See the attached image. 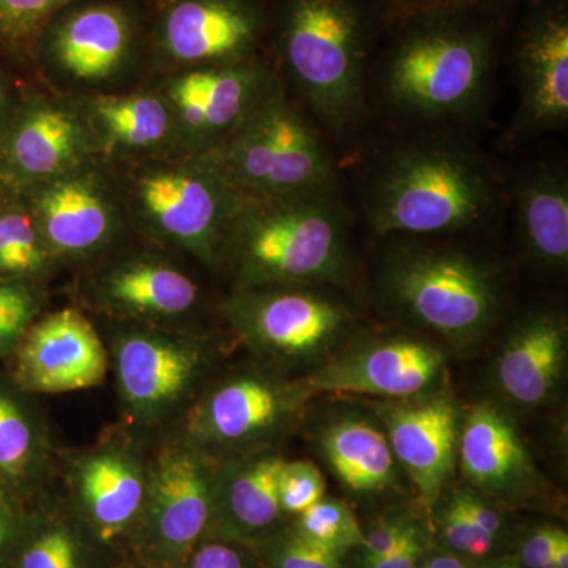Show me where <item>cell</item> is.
Segmentation results:
<instances>
[{
	"mask_svg": "<svg viewBox=\"0 0 568 568\" xmlns=\"http://www.w3.org/2000/svg\"><path fill=\"white\" fill-rule=\"evenodd\" d=\"M82 0H0V51L36 54L41 33L61 11Z\"/></svg>",
	"mask_w": 568,
	"mask_h": 568,
	"instance_id": "cell-29",
	"label": "cell"
},
{
	"mask_svg": "<svg viewBox=\"0 0 568 568\" xmlns=\"http://www.w3.org/2000/svg\"><path fill=\"white\" fill-rule=\"evenodd\" d=\"M376 276L396 315L458 346L487 335L504 304L495 265L452 246L392 242Z\"/></svg>",
	"mask_w": 568,
	"mask_h": 568,
	"instance_id": "cell-5",
	"label": "cell"
},
{
	"mask_svg": "<svg viewBox=\"0 0 568 568\" xmlns=\"http://www.w3.org/2000/svg\"><path fill=\"white\" fill-rule=\"evenodd\" d=\"M317 448L339 484L354 495L387 491L396 484V459L383 426L345 414L321 426Z\"/></svg>",
	"mask_w": 568,
	"mask_h": 568,
	"instance_id": "cell-25",
	"label": "cell"
},
{
	"mask_svg": "<svg viewBox=\"0 0 568 568\" xmlns=\"http://www.w3.org/2000/svg\"><path fill=\"white\" fill-rule=\"evenodd\" d=\"M381 420L398 465L432 508L457 462L459 413L446 394L398 399L379 409Z\"/></svg>",
	"mask_w": 568,
	"mask_h": 568,
	"instance_id": "cell-19",
	"label": "cell"
},
{
	"mask_svg": "<svg viewBox=\"0 0 568 568\" xmlns=\"http://www.w3.org/2000/svg\"><path fill=\"white\" fill-rule=\"evenodd\" d=\"M519 241L529 260L545 271L568 263V183L558 170H538L515 189Z\"/></svg>",
	"mask_w": 568,
	"mask_h": 568,
	"instance_id": "cell-26",
	"label": "cell"
},
{
	"mask_svg": "<svg viewBox=\"0 0 568 568\" xmlns=\"http://www.w3.org/2000/svg\"><path fill=\"white\" fill-rule=\"evenodd\" d=\"M446 372L439 346L409 335L379 336L334 355L302 379L310 394L416 398L429 394Z\"/></svg>",
	"mask_w": 568,
	"mask_h": 568,
	"instance_id": "cell-12",
	"label": "cell"
},
{
	"mask_svg": "<svg viewBox=\"0 0 568 568\" xmlns=\"http://www.w3.org/2000/svg\"><path fill=\"white\" fill-rule=\"evenodd\" d=\"M425 548L424 530H422L416 521H413L402 544L398 545V548L392 555L365 568H417L422 556L425 555Z\"/></svg>",
	"mask_w": 568,
	"mask_h": 568,
	"instance_id": "cell-42",
	"label": "cell"
},
{
	"mask_svg": "<svg viewBox=\"0 0 568 568\" xmlns=\"http://www.w3.org/2000/svg\"><path fill=\"white\" fill-rule=\"evenodd\" d=\"M17 196L18 194L10 189L9 183L3 181L2 175H0V207H2L3 204L9 203V201L14 200Z\"/></svg>",
	"mask_w": 568,
	"mask_h": 568,
	"instance_id": "cell-47",
	"label": "cell"
},
{
	"mask_svg": "<svg viewBox=\"0 0 568 568\" xmlns=\"http://www.w3.org/2000/svg\"><path fill=\"white\" fill-rule=\"evenodd\" d=\"M560 529L555 526H541L523 540L517 560L523 568H538L552 558Z\"/></svg>",
	"mask_w": 568,
	"mask_h": 568,
	"instance_id": "cell-40",
	"label": "cell"
},
{
	"mask_svg": "<svg viewBox=\"0 0 568 568\" xmlns=\"http://www.w3.org/2000/svg\"><path fill=\"white\" fill-rule=\"evenodd\" d=\"M413 521L406 517H392L377 523L366 532L364 530V541L357 548L361 552V568L373 566L392 555L402 544Z\"/></svg>",
	"mask_w": 568,
	"mask_h": 568,
	"instance_id": "cell-37",
	"label": "cell"
},
{
	"mask_svg": "<svg viewBox=\"0 0 568 568\" xmlns=\"http://www.w3.org/2000/svg\"><path fill=\"white\" fill-rule=\"evenodd\" d=\"M568 328L566 317L536 312L523 317L493 364V383L499 394L521 409L548 405L566 379Z\"/></svg>",
	"mask_w": 568,
	"mask_h": 568,
	"instance_id": "cell-21",
	"label": "cell"
},
{
	"mask_svg": "<svg viewBox=\"0 0 568 568\" xmlns=\"http://www.w3.org/2000/svg\"><path fill=\"white\" fill-rule=\"evenodd\" d=\"M514 0H387V18L399 17L410 11L437 9V7H474L500 17V11Z\"/></svg>",
	"mask_w": 568,
	"mask_h": 568,
	"instance_id": "cell-39",
	"label": "cell"
},
{
	"mask_svg": "<svg viewBox=\"0 0 568 568\" xmlns=\"http://www.w3.org/2000/svg\"><path fill=\"white\" fill-rule=\"evenodd\" d=\"M294 532L342 559L364 541V530L353 508L327 497L298 515Z\"/></svg>",
	"mask_w": 568,
	"mask_h": 568,
	"instance_id": "cell-30",
	"label": "cell"
},
{
	"mask_svg": "<svg viewBox=\"0 0 568 568\" xmlns=\"http://www.w3.org/2000/svg\"><path fill=\"white\" fill-rule=\"evenodd\" d=\"M476 568H523L517 558L481 559Z\"/></svg>",
	"mask_w": 568,
	"mask_h": 568,
	"instance_id": "cell-46",
	"label": "cell"
},
{
	"mask_svg": "<svg viewBox=\"0 0 568 568\" xmlns=\"http://www.w3.org/2000/svg\"><path fill=\"white\" fill-rule=\"evenodd\" d=\"M452 496L478 529L484 530L496 541L499 540L504 532V519L480 493L474 491V488L459 487L452 491Z\"/></svg>",
	"mask_w": 568,
	"mask_h": 568,
	"instance_id": "cell-38",
	"label": "cell"
},
{
	"mask_svg": "<svg viewBox=\"0 0 568 568\" xmlns=\"http://www.w3.org/2000/svg\"><path fill=\"white\" fill-rule=\"evenodd\" d=\"M264 559L267 568H346L342 558L295 532L271 538L265 544Z\"/></svg>",
	"mask_w": 568,
	"mask_h": 568,
	"instance_id": "cell-35",
	"label": "cell"
},
{
	"mask_svg": "<svg viewBox=\"0 0 568 568\" xmlns=\"http://www.w3.org/2000/svg\"><path fill=\"white\" fill-rule=\"evenodd\" d=\"M138 22L118 2L74 3L41 33L36 52L74 81L99 82L114 77L132 59Z\"/></svg>",
	"mask_w": 568,
	"mask_h": 568,
	"instance_id": "cell-17",
	"label": "cell"
},
{
	"mask_svg": "<svg viewBox=\"0 0 568 568\" xmlns=\"http://www.w3.org/2000/svg\"><path fill=\"white\" fill-rule=\"evenodd\" d=\"M223 315L248 349L280 365L323 361L353 323L346 305L321 286L235 290Z\"/></svg>",
	"mask_w": 568,
	"mask_h": 568,
	"instance_id": "cell-10",
	"label": "cell"
},
{
	"mask_svg": "<svg viewBox=\"0 0 568 568\" xmlns=\"http://www.w3.org/2000/svg\"><path fill=\"white\" fill-rule=\"evenodd\" d=\"M186 568H250L241 549L226 541H211L197 548Z\"/></svg>",
	"mask_w": 568,
	"mask_h": 568,
	"instance_id": "cell-41",
	"label": "cell"
},
{
	"mask_svg": "<svg viewBox=\"0 0 568 568\" xmlns=\"http://www.w3.org/2000/svg\"><path fill=\"white\" fill-rule=\"evenodd\" d=\"M95 148L80 111L54 100H24L0 138V175L20 194L84 166Z\"/></svg>",
	"mask_w": 568,
	"mask_h": 568,
	"instance_id": "cell-13",
	"label": "cell"
},
{
	"mask_svg": "<svg viewBox=\"0 0 568 568\" xmlns=\"http://www.w3.org/2000/svg\"><path fill=\"white\" fill-rule=\"evenodd\" d=\"M439 534L448 551L470 559H487L497 541L477 528L454 496H448L440 507Z\"/></svg>",
	"mask_w": 568,
	"mask_h": 568,
	"instance_id": "cell-32",
	"label": "cell"
},
{
	"mask_svg": "<svg viewBox=\"0 0 568 568\" xmlns=\"http://www.w3.org/2000/svg\"><path fill=\"white\" fill-rule=\"evenodd\" d=\"M54 263L21 196L0 207V282H22L47 274Z\"/></svg>",
	"mask_w": 568,
	"mask_h": 568,
	"instance_id": "cell-28",
	"label": "cell"
},
{
	"mask_svg": "<svg viewBox=\"0 0 568 568\" xmlns=\"http://www.w3.org/2000/svg\"><path fill=\"white\" fill-rule=\"evenodd\" d=\"M538 568H558V567H556L555 560L549 559V560H547V562L541 564V566Z\"/></svg>",
	"mask_w": 568,
	"mask_h": 568,
	"instance_id": "cell-49",
	"label": "cell"
},
{
	"mask_svg": "<svg viewBox=\"0 0 568 568\" xmlns=\"http://www.w3.org/2000/svg\"><path fill=\"white\" fill-rule=\"evenodd\" d=\"M7 532H9V528H7L6 518L0 514V548L6 544Z\"/></svg>",
	"mask_w": 568,
	"mask_h": 568,
	"instance_id": "cell-48",
	"label": "cell"
},
{
	"mask_svg": "<svg viewBox=\"0 0 568 568\" xmlns=\"http://www.w3.org/2000/svg\"><path fill=\"white\" fill-rule=\"evenodd\" d=\"M36 428L21 406L0 392V473L24 476L37 457Z\"/></svg>",
	"mask_w": 568,
	"mask_h": 568,
	"instance_id": "cell-31",
	"label": "cell"
},
{
	"mask_svg": "<svg viewBox=\"0 0 568 568\" xmlns=\"http://www.w3.org/2000/svg\"><path fill=\"white\" fill-rule=\"evenodd\" d=\"M278 497L283 514L301 515L325 497V478L308 459L284 462L278 477Z\"/></svg>",
	"mask_w": 568,
	"mask_h": 568,
	"instance_id": "cell-33",
	"label": "cell"
},
{
	"mask_svg": "<svg viewBox=\"0 0 568 568\" xmlns=\"http://www.w3.org/2000/svg\"><path fill=\"white\" fill-rule=\"evenodd\" d=\"M417 568H470L467 566L466 560L455 552H429V555L422 556L420 562Z\"/></svg>",
	"mask_w": 568,
	"mask_h": 568,
	"instance_id": "cell-43",
	"label": "cell"
},
{
	"mask_svg": "<svg viewBox=\"0 0 568 568\" xmlns=\"http://www.w3.org/2000/svg\"><path fill=\"white\" fill-rule=\"evenodd\" d=\"M276 84L226 140L203 153L245 200L335 192L324 141Z\"/></svg>",
	"mask_w": 568,
	"mask_h": 568,
	"instance_id": "cell-6",
	"label": "cell"
},
{
	"mask_svg": "<svg viewBox=\"0 0 568 568\" xmlns=\"http://www.w3.org/2000/svg\"><path fill=\"white\" fill-rule=\"evenodd\" d=\"M220 264L235 290L342 286L351 278L349 224L335 192L246 200L224 235Z\"/></svg>",
	"mask_w": 568,
	"mask_h": 568,
	"instance_id": "cell-4",
	"label": "cell"
},
{
	"mask_svg": "<svg viewBox=\"0 0 568 568\" xmlns=\"http://www.w3.org/2000/svg\"><path fill=\"white\" fill-rule=\"evenodd\" d=\"M20 568H81L80 545L69 529L55 526L29 545Z\"/></svg>",
	"mask_w": 568,
	"mask_h": 568,
	"instance_id": "cell-36",
	"label": "cell"
},
{
	"mask_svg": "<svg viewBox=\"0 0 568 568\" xmlns=\"http://www.w3.org/2000/svg\"><path fill=\"white\" fill-rule=\"evenodd\" d=\"M216 459L183 440H174L149 463L145 530L156 551L182 556L207 529L212 518Z\"/></svg>",
	"mask_w": 568,
	"mask_h": 568,
	"instance_id": "cell-14",
	"label": "cell"
},
{
	"mask_svg": "<svg viewBox=\"0 0 568 568\" xmlns=\"http://www.w3.org/2000/svg\"><path fill=\"white\" fill-rule=\"evenodd\" d=\"M267 36L268 0H170L155 43L189 70L253 61Z\"/></svg>",
	"mask_w": 568,
	"mask_h": 568,
	"instance_id": "cell-11",
	"label": "cell"
},
{
	"mask_svg": "<svg viewBox=\"0 0 568 568\" xmlns=\"http://www.w3.org/2000/svg\"><path fill=\"white\" fill-rule=\"evenodd\" d=\"M518 132L562 129L568 119V11L566 3L536 7L519 28L515 44Z\"/></svg>",
	"mask_w": 568,
	"mask_h": 568,
	"instance_id": "cell-16",
	"label": "cell"
},
{
	"mask_svg": "<svg viewBox=\"0 0 568 568\" xmlns=\"http://www.w3.org/2000/svg\"><path fill=\"white\" fill-rule=\"evenodd\" d=\"M73 484L99 536L111 540L141 515L148 495L149 463L130 444H102L74 467Z\"/></svg>",
	"mask_w": 568,
	"mask_h": 568,
	"instance_id": "cell-23",
	"label": "cell"
},
{
	"mask_svg": "<svg viewBox=\"0 0 568 568\" xmlns=\"http://www.w3.org/2000/svg\"><path fill=\"white\" fill-rule=\"evenodd\" d=\"M551 559L555 560L556 567L568 568V536L566 530L560 529Z\"/></svg>",
	"mask_w": 568,
	"mask_h": 568,
	"instance_id": "cell-45",
	"label": "cell"
},
{
	"mask_svg": "<svg viewBox=\"0 0 568 568\" xmlns=\"http://www.w3.org/2000/svg\"><path fill=\"white\" fill-rule=\"evenodd\" d=\"M205 153L136 171L129 185L134 220L156 242L220 264L224 235L245 204Z\"/></svg>",
	"mask_w": 568,
	"mask_h": 568,
	"instance_id": "cell-7",
	"label": "cell"
},
{
	"mask_svg": "<svg viewBox=\"0 0 568 568\" xmlns=\"http://www.w3.org/2000/svg\"><path fill=\"white\" fill-rule=\"evenodd\" d=\"M110 366V353L95 325L73 306L33 321L18 343L17 379L33 394L102 386Z\"/></svg>",
	"mask_w": 568,
	"mask_h": 568,
	"instance_id": "cell-15",
	"label": "cell"
},
{
	"mask_svg": "<svg viewBox=\"0 0 568 568\" xmlns=\"http://www.w3.org/2000/svg\"><path fill=\"white\" fill-rule=\"evenodd\" d=\"M18 103L20 102H17L13 93H11L9 84H7L2 74H0V138L6 133L7 126H9L11 118H13Z\"/></svg>",
	"mask_w": 568,
	"mask_h": 568,
	"instance_id": "cell-44",
	"label": "cell"
},
{
	"mask_svg": "<svg viewBox=\"0 0 568 568\" xmlns=\"http://www.w3.org/2000/svg\"><path fill=\"white\" fill-rule=\"evenodd\" d=\"M387 21V0H268L276 58L334 133L361 118L369 52Z\"/></svg>",
	"mask_w": 568,
	"mask_h": 568,
	"instance_id": "cell-2",
	"label": "cell"
},
{
	"mask_svg": "<svg viewBox=\"0 0 568 568\" xmlns=\"http://www.w3.org/2000/svg\"><path fill=\"white\" fill-rule=\"evenodd\" d=\"M301 381L250 368L209 384L183 414L181 440L212 459L271 450L312 398Z\"/></svg>",
	"mask_w": 568,
	"mask_h": 568,
	"instance_id": "cell-8",
	"label": "cell"
},
{
	"mask_svg": "<svg viewBox=\"0 0 568 568\" xmlns=\"http://www.w3.org/2000/svg\"><path fill=\"white\" fill-rule=\"evenodd\" d=\"M457 458L463 476L481 495L514 499L537 484V470L506 410L481 402L459 425Z\"/></svg>",
	"mask_w": 568,
	"mask_h": 568,
	"instance_id": "cell-22",
	"label": "cell"
},
{
	"mask_svg": "<svg viewBox=\"0 0 568 568\" xmlns=\"http://www.w3.org/2000/svg\"><path fill=\"white\" fill-rule=\"evenodd\" d=\"M39 301L24 282H0V354L20 343L36 321Z\"/></svg>",
	"mask_w": 568,
	"mask_h": 568,
	"instance_id": "cell-34",
	"label": "cell"
},
{
	"mask_svg": "<svg viewBox=\"0 0 568 568\" xmlns=\"http://www.w3.org/2000/svg\"><path fill=\"white\" fill-rule=\"evenodd\" d=\"M108 353L123 413L144 429L185 414L215 358L211 339L151 325L115 332Z\"/></svg>",
	"mask_w": 568,
	"mask_h": 568,
	"instance_id": "cell-9",
	"label": "cell"
},
{
	"mask_svg": "<svg viewBox=\"0 0 568 568\" xmlns=\"http://www.w3.org/2000/svg\"><path fill=\"white\" fill-rule=\"evenodd\" d=\"M84 115L97 144L114 151L159 148L175 129L170 102L155 93L95 97Z\"/></svg>",
	"mask_w": 568,
	"mask_h": 568,
	"instance_id": "cell-27",
	"label": "cell"
},
{
	"mask_svg": "<svg viewBox=\"0 0 568 568\" xmlns=\"http://www.w3.org/2000/svg\"><path fill=\"white\" fill-rule=\"evenodd\" d=\"M41 239L54 260L102 252L118 233V213L95 173L84 166L26 190Z\"/></svg>",
	"mask_w": 568,
	"mask_h": 568,
	"instance_id": "cell-18",
	"label": "cell"
},
{
	"mask_svg": "<svg viewBox=\"0 0 568 568\" xmlns=\"http://www.w3.org/2000/svg\"><path fill=\"white\" fill-rule=\"evenodd\" d=\"M381 84L398 114L454 121L487 93L499 17L474 7L410 11L387 21Z\"/></svg>",
	"mask_w": 568,
	"mask_h": 568,
	"instance_id": "cell-1",
	"label": "cell"
},
{
	"mask_svg": "<svg viewBox=\"0 0 568 568\" xmlns=\"http://www.w3.org/2000/svg\"><path fill=\"white\" fill-rule=\"evenodd\" d=\"M89 294L108 315L163 327L189 316L200 304L201 290L178 265L141 256L112 264L97 276Z\"/></svg>",
	"mask_w": 568,
	"mask_h": 568,
	"instance_id": "cell-20",
	"label": "cell"
},
{
	"mask_svg": "<svg viewBox=\"0 0 568 568\" xmlns=\"http://www.w3.org/2000/svg\"><path fill=\"white\" fill-rule=\"evenodd\" d=\"M365 215L376 234H450L488 222L499 185L476 152L446 140L407 142L394 149L369 179Z\"/></svg>",
	"mask_w": 568,
	"mask_h": 568,
	"instance_id": "cell-3",
	"label": "cell"
},
{
	"mask_svg": "<svg viewBox=\"0 0 568 568\" xmlns=\"http://www.w3.org/2000/svg\"><path fill=\"white\" fill-rule=\"evenodd\" d=\"M283 457L272 450L216 459L212 518L235 537H256L274 528L283 515L278 477Z\"/></svg>",
	"mask_w": 568,
	"mask_h": 568,
	"instance_id": "cell-24",
	"label": "cell"
}]
</instances>
